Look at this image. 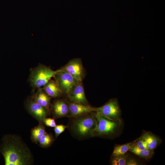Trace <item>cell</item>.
<instances>
[{
	"label": "cell",
	"mask_w": 165,
	"mask_h": 165,
	"mask_svg": "<svg viewBox=\"0 0 165 165\" xmlns=\"http://www.w3.org/2000/svg\"><path fill=\"white\" fill-rule=\"evenodd\" d=\"M6 165H29L33 162L30 150L21 138L13 135H5L0 146Z\"/></svg>",
	"instance_id": "cell-1"
},
{
	"label": "cell",
	"mask_w": 165,
	"mask_h": 165,
	"mask_svg": "<svg viewBox=\"0 0 165 165\" xmlns=\"http://www.w3.org/2000/svg\"><path fill=\"white\" fill-rule=\"evenodd\" d=\"M59 70L54 71L45 66L40 64L31 71L30 81L33 87L39 88L43 86L54 77Z\"/></svg>",
	"instance_id": "cell-2"
},
{
	"label": "cell",
	"mask_w": 165,
	"mask_h": 165,
	"mask_svg": "<svg viewBox=\"0 0 165 165\" xmlns=\"http://www.w3.org/2000/svg\"><path fill=\"white\" fill-rule=\"evenodd\" d=\"M97 120L96 127L92 132V136L108 135L113 134L119 125L120 120L108 119L95 112Z\"/></svg>",
	"instance_id": "cell-3"
},
{
	"label": "cell",
	"mask_w": 165,
	"mask_h": 165,
	"mask_svg": "<svg viewBox=\"0 0 165 165\" xmlns=\"http://www.w3.org/2000/svg\"><path fill=\"white\" fill-rule=\"evenodd\" d=\"M96 112L105 117L113 120H120V110L117 100L112 99L104 105L96 108Z\"/></svg>",
	"instance_id": "cell-4"
},
{
	"label": "cell",
	"mask_w": 165,
	"mask_h": 165,
	"mask_svg": "<svg viewBox=\"0 0 165 165\" xmlns=\"http://www.w3.org/2000/svg\"><path fill=\"white\" fill-rule=\"evenodd\" d=\"M97 124V120L95 115L84 116L75 122V130L80 135L91 134L96 127Z\"/></svg>",
	"instance_id": "cell-5"
},
{
	"label": "cell",
	"mask_w": 165,
	"mask_h": 165,
	"mask_svg": "<svg viewBox=\"0 0 165 165\" xmlns=\"http://www.w3.org/2000/svg\"><path fill=\"white\" fill-rule=\"evenodd\" d=\"M59 70L68 73L79 82H82L84 77L85 71L80 58H75L70 61Z\"/></svg>",
	"instance_id": "cell-6"
},
{
	"label": "cell",
	"mask_w": 165,
	"mask_h": 165,
	"mask_svg": "<svg viewBox=\"0 0 165 165\" xmlns=\"http://www.w3.org/2000/svg\"><path fill=\"white\" fill-rule=\"evenodd\" d=\"M58 70L54 77L62 92L68 94L73 87L79 81L68 73Z\"/></svg>",
	"instance_id": "cell-7"
},
{
	"label": "cell",
	"mask_w": 165,
	"mask_h": 165,
	"mask_svg": "<svg viewBox=\"0 0 165 165\" xmlns=\"http://www.w3.org/2000/svg\"><path fill=\"white\" fill-rule=\"evenodd\" d=\"M26 108L28 112L39 123H43L44 119L49 113L45 108L37 103L32 97L27 100Z\"/></svg>",
	"instance_id": "cell-8"
},
{
	"label": "cell",
	"mask_w": 165,
	"mask_h": 165,
	"mask_svg": "<svg viewBox=\"0 0 165 165\" xmlns=\"http://www.w3.org/2000/svg\"><path fill=\"white\" fill-rule=\"evenodd\" d=\"M67 95L71 102L87 105L82 82H79L75 85Z\"/></svg>",
	"instance_id": "cell-9"
},
{
	"label": "cell",
	"mask_w": 165,
	"mask_h": 165,
	"mask_svg": "<svg viewBox=\"0 0 165 165\" xmlns=\"http://www.w3.org/2000/svg\"><path fill=\"white\" fill-rule=\"evenodd\" d=\"M68 104L69 108V113L72 116H81L96 111V108L88 105L72 102L68 103Z\"/></svg>",
	"instance_id": "cell-10"
},
{
	"label": "cell",
	"mask_w": 165,
	"mask_h": 165,
	"mask_svg": "<svg viewBox=\"0 0 165 165\" xmlns=\"http://www.w3.org/2000/svg\"><path fill=\"white\" fill-rule=\"evenodd\" d=\"M51 111L55 118L68 116L69 113L68 103L63 100H56L51 105Z\"/></svg>",
	"instance_id": "cell-11"
},
{
	"label": "cell",
	"mask_w": 165,
	"mask_h": 165,
	"mask_svg": "<svg viewBox=\"0 0 165 165\" xmlns=\"http://www.w3.org/2000/svg\"><path fill=\"white\" fill-rule=\"evenodd\" d=\"M50 96L43 89L38 88V90L32 97L37 103L45 108L49 113L50 112Z\"/></svg>",
	"instance_id": "cell-12"
},
{
	"label": "cell",
	"mask_w": 165,
	"mask_h": 165,
	"mask_svg": "<svg viewBox=\"0 0 165 165\" xmlns=\"http://www.w3.org/2000/svg\"><path fill=\"white\" fill-rule=\"evenodd\" d=\"M43 89L49 96L52 97H58L63 93L56 79L50 80L43 86Z\"/></svg>",
	"instance_id": "cell-13"
},
{
	"label": "cell",
	"mask_w": 165,
	"mask_h": 165,
	"mask_svg": "<svg viewBox=\"0 0 165 165\" xmlns=\"http://www.w3.org/2000/svg\"><path fill=\"white\" fill-rule=\"evenodd\" d=\"M141 137L145 141L147 149L154 151L160 142L159 138L150 133H145Z\"/></svg>",
	"instance_id": "cell-14"
},
{
	"label": "cell",
	"mask_w": 165,
	"mask_h": 165,
	"mask_svg": "<svg viewBox=\"0 0 165 165\" xmlns=\"http://www.w3.org/2000/svg\"><path fill=\"white\" fill-rule=\"evenodd\" d=\"M46 132L43 123H39L37 126L33 128L31 130V139L32 141L37 144L39 140Z\"/></svg>",
	"instance_id": "cell-15"
},
{
	"label": "cell",
	"mask_w": 165,
	"mask_h": 165,
	"mask_svg": "<svg viewBox=\"0 0 165 165\" xmlns=\"http://www.w3.org/2000/svg\"><path fill=\"white\" fill-rule=\"evenodd\" d=\"M129 151L139 157L146 159L150 158L154 154L153 150L141 149L134 146H132Z\"/></svg>",
	"instance_id": "cell-16"
},
{
	"label": "cell",
	"mask_w": 165,
	"mask_h": 165,
	"mask_svg": "<svg viewBox=\"0 0 165 165\" xmlns=\"http://www.w3.org/2000/svg\"><path fill=\"white\" fill-rule=\"evenodd\" d=\"M133 142L119 145L115 146L112 153V156H115L125 154L131 148Z\"/></svg>",
	"instance_id": "cell-17"
},
{
	"label": "cell",
	"mask_w": 165,
	"mask_h": 165,
	"mask_svg": "<svg viewBox=\"0 0 165 165\" xmlns=\"http://www.w3.org/2000/svg\"><path fill=\"white\" fill-rule=\"evenodd\" d=\"M54 140V138L51 134L46 132L40 138L38 142L41 147L46 148L50 146Z\"/></svg>",
	"instance_id": "cell-18"
},
{
	"label": "cell",
	"mask_w": 165,
	"mask_h": 165,
	"mask_svg": "<svg viewBox=\"0 0 165 165\" xmlns=\"http://www.w3.org/2000/svg\"><path fill=\"white\" fill-rule=\"evenodd\" d=\"M128 155L126 154L113 156L112 160V164L113 165H125Z\"/></svg>",
	"instance_id": "cell-19"
},
{
	"label": "cell",
	"mask_w": 165,
	"mask_h": 165,
	"mask_svg": "<svg viewBox=\"0 0 165 165\" xmlns=\"http://www.w3.org/2000/svg\"><path fill=\"white\" fill-rule=\"evenodd\" d=\"M132 146L141 149H147L146 143L141 137L136 141L133 143Z\"/></svg>",
	"instance_id": "cell-20"
},
{
	"label": "cell",
	"mask_w": 165,
	"mask_h": 165,
	"mask_svg": "<svg viewBox=\"0 0 165 165\" xmlns=\"http://www.w3.org/2000/svg\"><path fill=\"white\" fill-rule=\"evenodd\" d=\"M67 127V126L62 124L56 125L54 127V131L56 138H57L63 132Z\"/></svg>",
	"instance_id": "cell-21"
},
{
	"label": "cell",
	"mask_w": 165,
	"mask_h": 165,
	"mask_svg": "<svg viewBox=\"0 0 165 165\" xmlns=\"http://www.w3.org/2000/svg\"><path fill=\"white\" fill-rule=\"evenodd\" d=\"M43 123L48 127H54L56 123L54 119L51 118H45L43 120Z\"/></svg>",
	"instance_id": "cell-22"
},
{
	"label": "cell",
	"mask_w": 165,
	"mask_h": 165,
	"mask_svg": "<svg viewBox=\"0 0 165 165\" xmlns=\"http://www.w3.org/2000/svg\"><path fill=\"white\" fill-rule=\"evenodd\" d=\"M138 163L134 159H129L128 160H127L126 165H138Z\"/></svg>",
	"instance_id": "cell-23"
}]
</instances>
